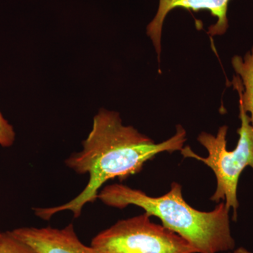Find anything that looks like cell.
I'll list each match as a JSON object with an SVG mask.
<instances>
[{
  "instance_id": "cell-6",
  "label": "cell",
  "mask_w": 253,
  "mask_h": 253,
  "mask_svg": "<svg viewBox=\"0 0 253 253\" xmlns=\"http://www.w3.org/2000/svg\"><path fill=\"white\" fill-rule=\"evenodd\" d=\"M9 232L36 253H98L81 242L73 224L61 229L51 226L21 227Z\"/></svg>"
},
{
  "instance_id": "cell-2",
  "label": "cell",
  "mask_w": 253,
  "mask_h": 253,
  "mask_svg": "<svg viewBox=\"0 0 253 253\" xmlns=\"http://www.w3.org/2000/svg\"><path fill=\"white\" fill-rule=\"evenodd\" d=\"M98 199L110 207L124 209L136 206L150 217L185 240L196 253L229 252L235 249L231 234L230 210L223 201L210 212L198 211L183 198L182 186L172 182L163 196L154 197L141 190L114 184L101 189Z\"/></svg>"
},
{
  "instance_id": "cell-3",
  "label": "cell",
  "mask_w": 253,
  "mask_h": 253,
  "mask_svg": "<svg viewBox=\"0 0 253 253\" xmlns=\"http://www.w3.org/2000/svg\"><path fill=\"white\" fill-rule=\"evenodd\" d=\"M239 118V141L232 151L227 149L226 126L219 127L215 136L204 131L198 136L200 144L207 150V157L196 154L188 146L181 150L184 158L198 160L212 169L216 176L217 188L211 200L217 204L224 202L226 207L232 210L234 221L237 219L239 206L238 186L240 176L247 167L253 170V127L250 116L240 104Z\"/></svg>"
},
{
  "instance_id": "cell-9",
  "label": "cell",
  "mask_w": 253,
  "mask_h": 253,
  "mask_svg": "<svg viewBox=\"0 0 253 253\" xmlns=\"http://www.w3.org/2000/svg\"><path fill=\"white\" fill-rule=\"evenodd\" d=\"M16 139V132L14 127L0 112V146L9 148L14 144Z\"/></svg>"
},
{
  "instance_id": "cell-11",
  "label": "cell",
  "mask_w": 253,
  "mask_h": 253,
  "mask_svg": "<svg viewBox=\"0 0 253 253\" xmlns=\"http://www.w3.org/2000/svg\"><path fill=\"white\" fill-rule=\"evenodd\" d=\"M1 234H2V233L0 232V237H1Z\"/></svg>"
},
{
  "instance_id": "cell-4",
  "label": "cell",
  "mask_w": 253,
  "mask_h": 253,
  "mask_svg": "<svg viewBox=\"0 0 253 253\" xmlns=\"http://www.w3.org/2000/svg\"><path fill=\"white\" fill-rule=\"evenodd\" d=\"M146 213L117 221L91 241L98 253H196L187 242Z\"/></svg>"
},
{
  "instance_id": "cell-5",
  "label": "cell",
  "mask_w": 253,
  "mask_h": 253,
  "mask_svg": "<svg viewBox=\"0 0 253 253\" xmlns=\"http://www.w3.org/2000/svg\"><path fill=\"white\" fill-rule=\"evenodd\" d=\"M230 0H159V6L154 19L146 28L147 36L151 38L158 59L161 52V38L163 23L168 14L176 8H184L194 11L207 10L217 18L215 24L208 30L211 36H221L229 28L227 11Z\"/></svg>"
},
{
  "instance_id": "cell-1",
  "label": "cell",
  "mask_w": 253,
  "mask_h": 253,
  "mask_svg": "<svg viewBox=\"0 0 253 253\" xmlns=\"http://www.w3.org/2000/svg\"><path fill=\"white\" fill-rule=\"evenodd\" d=\"M186 131L179 125L175 134L156 143L132 126H125L119 113L101 109L93 118L92 127L83 141V149L65 161L78 174H88L89 181L83 191L66 204L52 208H34L35 214L49 220L54 214L71 211L74 218L83 208L98 199L105 183L118 178L121 181L140 172L145 163L161 153H173L184 148Z\"/></svg>"
},
{
  "instance_id": "cell-8",
  "label": "cell",
  "mask_w": 253,
  "mask_h": 253,
  "mask_svg": "<svg viewBox=\"0 0 253 253\" xmlns=\"http://www.w3.org/2000/svg\"><path fill=\"white\" fill-rule=\"evenodd\" d=\"M0 253H36L29 246L11 235L9 231L0 237Z\"/></svg>"
},
{
  "instance_id": "cell-10",
  "label": "cell",
  "mask_w": 253,
  "mask_h": 253,
  "mask_svg": "<svg viewBox=\"0 0 253 253\" xmlns=\"http://www.w3.org/2000/svg\"><path fill=\"white\" fill-rule=\"evenodd\" d=\"M227 253H252L249 250L245 249L244 247H239L238 249H234L232 251L227 252Z\"/></svg>"
},
{
  "instance_id": "cell-7",
  "label": "cell",
  "mask_w": 253,
  "mask_h": 253,
  "mask_svg": "<svg viewBox=\"0 0 253 253\" xmlns=\"http://www.w3.org/2000/svg\"><path fill=\"white\" fill-rule=\"evenodd\" d=\"M231 64L237 73L233 84L239 96V104L246 113H251V123L253 127V46L244 58L234 56Z\"/></svg>"
}]
</instances>
